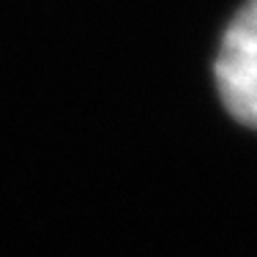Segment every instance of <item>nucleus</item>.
Segmentation results:
<instances>
[{
	"instance_id": "f257e3e1",
	"label": "nucleus",
	"mask_w": 257,
	"mask_h": 257,
	"mask_svg": "<svg viewBox=\"0 0 257 257\" xmlns=\"http://www.w3.org/2000/svg\"><path fill=\"white\" fill-rule=\"evenodd\" d=\"M216 88L232 118L257 128V0H249L224 30L216 55Z\"/></svg>"
}]
</instances>
